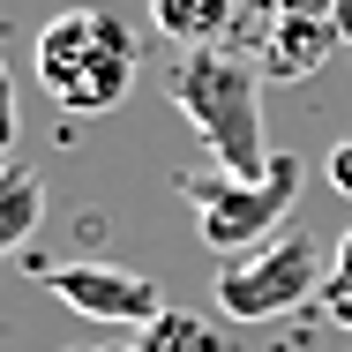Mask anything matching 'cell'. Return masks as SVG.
<instances>
[{"label":"cell","instance_id":"cell-4","mask_svg":"<svg viewBox=\"0 0 352 352\" xmlns=\"http://www.w3.org/2000/svg\"><path fill=\"white\" fill-rule=\"evenodd\" d=\"M322 285H330L322 240H307V232L292 225L278 240H263V248L217 263V307H225L232 322H278V315H292L300 300H315Z\"/></svg>","mask_w":352,"mask_h":352},{"label":"cell","instance_id":"cell-12","mask_svg":"<svg viewBox=\"0 0 352 352\" xmlns=\"http://www.w3.org/2000/svg\"><path fill=\"white\" fill-rule=\"evenodd\" d=\"M8 150H15V82L0 68V165H8Z\"/></svg>","mask_w":352,"mask_h":352},{"label":"cell","instance_id":"cell-5","mask_svg":"<svg viewBox=\"0 0 352 352\" xmlns=\"http://www.w3.org/2000/svg\"><path fill=\"white\" fill-rule=\"evenodd\" d=\"M330 45H345L330 23V0H240V15H232V53L263 82L315 75L330 60Z\"/></svg>","mask_w":352,"mask_h":352},{"label":"cell","instance_id":"cell-13","mask_svg":"<svg viewBox=\"0 0 352 352\" xmlns=\"http://www.w3.org/2000/svg\"><path fill=\"white\" fill-rule=\"evenodd\" d=\"M330 23H338V38L352 45V0H330Z\"/></svg>","mask_w":352,"mask_h":352},{"label":"cell","instance_id":"cell-10","mask_svg":"<svg viewBox=\"0 0 352 352\" xmlns=\"http://www.w3.org/2000/svg\"><path fill=\"white\" fill-rule=\"evenodd\" d=\"M322 173H330V188L352 203V135H338L330 142V157H322Z\"/></svg>","mask_w":352,"mask_h":352},{"label":"cell","instance_id":"cell-3","mask_svg":"<svg viewBox=\"0 0 352 352\" xmlns=\"http://www.w3.org/2000/svg\"><path fill=\"white\" fill-rule=\"evenodd\" d=\"M180 203L195 210V232H203V248H210L217 263H232V255H248V248H263V240H278L292 203H300V157H270V173H255V180H232V173H188L180 180Z\"/></svg>","mask_w":352,"mask_h":352},{"label":"cell","instance_id":"cell-2","mask_svg":"<svg viewBox=\"0 0 352 352\" xmlns=\"http://www.w3.org/2000/svg\"><path fill=\"white\" fill-rule=\"evenodd\" d=\"M135 75H142V45L113 8H68L38 30V82L75 120H98V113L128 105Z\"/></svg>","mask_w":352,"mask_h":352},{"label":"cell","instance_id":"cell-1","mask_svg":"<svg viewBox=\"0 0 352 352\" xmlns=\"http://www.w3.org/2000/svg\"><path fill=\"white\" fill-rule=\"evenodd\" d=\"M165 98L180 105V120L203 135L217 173L232 180H255L270 173V135H263V75L248 68L240 53L225 45H188L173 68H165Z\"/></svg>","mask_w":352,"mask_h":352},{"label":"cell","instance_id":"cell-9","mask_svg":"<svg viewBox=\"0 0 352 352\" xmlns=\"http://www.w3.org/2000/svg\"><path fill=\"white\" fill-rule=\"evenodd\" d=\"M135 352H232L225 338H217L203 315H188V307H165L150 330H142V345Z\"/></svg>","mask_w":352,"mask_h":352},{"label":"cell","instance_id":"cell-8","mask_svg":"<svg viewBox=\"0 0 352 352\" xmlns=\"http://www.w3.org/2000/svg\"><path fill=\"white\" fill-rule=\"evenodd\" d=\"M38 225H45V188H38V173L0 165V255H15Z\"/></svg>","mask_w":352,"mask_h":352},{"label":"cell","instance_id":"cell-6","mask_svg":"<svg viewBox=\"0 0 352 352\" xmlns=\"http://www.w3.org/2000/svg\"><path fill=\"white\" fill-rule=\"evenodd\" d=\"M45 292L60 307H75V315H90V322H128V330H150L165 315L157 285L142 270H120V263H53Z\"/></svg>","mask_w":352,"mask_h":352},{"label":"cell","instance_id":"cell-11","mask_svg":"<svg viewBox=\"0 0 352 352\" xmlns=\"http://www.w3.org/2000/svg\"><path fill=\"white\" fill-rule=\"evenodd\" d=\"M322 292H352V225H345V240L330 248V285Z\"/></svg>","mask_w":352,"mask_h":352},{"label":"cell","instance_id":"cell-7","mask_svg":"<svg viewBox=\"0 0 352 352\" xmlns=\"http://www.w3.org/2000/svg\"><path fill=\"white\" fill-rule=\"evenodd\" d=\"M240 0H150V23L173 38V45H217L232 30Z\"/></svg>","mask_w":352,"mask_h":352},{"label":"cell","instance_id":"cell-14","mask_svg":"<svg viewBox=\"0 0 352 352\" xmlns=\"http://www.w3.org/2000/svg\"><path fill=\"white\" fill-rule=\"evenodd\" d=\"M322 300H330V315H338V322L352 330V292H322Z\"/></svg>","mask_w":352,"mask_h":352}]
</instances>
